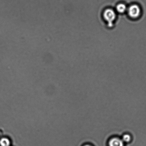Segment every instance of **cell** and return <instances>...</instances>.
<instances>
[{"label": "cell", "instance_id": "cell-1", "mask_svg": "<svg viewBox=\"0 0 146 146\" xmlns=\"http://www.w3.org/2000/svg\"><path fill=\"white\" fill-rule=\"evenodd\" d=\"M103 19L107 23V26L111 28L114 26V23L117 18V14L115 11L111 8L105 9L103 13Z\"/></svg>", "mask_w": 146, "mask_h": 146}, {"label": "cell", "instance_id": "cell-2", "mask_svg": "<svg viewBox=\"0 0 146 146\" xmlns=\"http://www.w3.org/2000/svg\"><path fill=\"white\" fill-rule=\"evenodd\" d=\"M127 12L130 18L133 19H137L141 15V8L140 5L137 3H132L127 7Z\"/></svg>", "mask_w": 146, "mask_h": 146}, {"label": "cell", "instance_id": "cell-3", "mask_svg": "<svg viewBox=\"0 0 146 146\" xmlns=\"http://www.w3.org/2000/svg\"><path fill=\"white\" fill-rule=\"evenodd\" d=\"M116 12L119 14H123L127 12V6L124 2H120L117 4L115 6Z\"/></svg>", "mask_w": 146, "mask_h": 146}, {"label": "cell", "instance_id": "cell-4", "mask_svg": "<svg viewBox=\"0 0 146 146\" xmlns=\"http://www.w3.org/2000/svg\"><path fill=\"white\" fill-rule=\"evenodd\" d=\"M109 146H124V142L117 137L111 139L109 141Z\"/></svg>", "mask_w": 146, "mask_h": 146}, {"label": "cell", "instance_id": "cell-5", "mask_svg": "<svg viewBox=\"0 0 146 146\" xmlns=\"http://www.w3.org/2000/svg\"><path fill=\"white\" fill-rule=\"evenodd\" d=\"M10 144V141L8 138L3 137L0 140V145L1 146H9Z\"/></svg>", "mask_w": 146, "mask_h": 146}, {"label": "cell", "instance_id": "cell-6", "mask_svg": "<svg viewBox=\"0 0 146 146\" xmlns=\"http://www.w3.org/2000/svg\"><path fill=\"white\" fill-rule=\"evenodd\" d=\"M131 139V137L129 135L125 134L123 136L122 140L123 142H129Z\"/></svg>", "mask_w": 146, "mask_h": 146}, {"label": "cell", "instance_id": "cell-7", "mask_svg": "<svg viewBox=\"0 0 146 146\" xmlns=\"http://www.w3.org/2000/svg\"><path fill=\"white\" fill-rule=\"evenodd\" d=\"M84 146H91L90 145H85Z\"/></svg>", "mask_w": 146, "mask_h": 146}]
</instances>
